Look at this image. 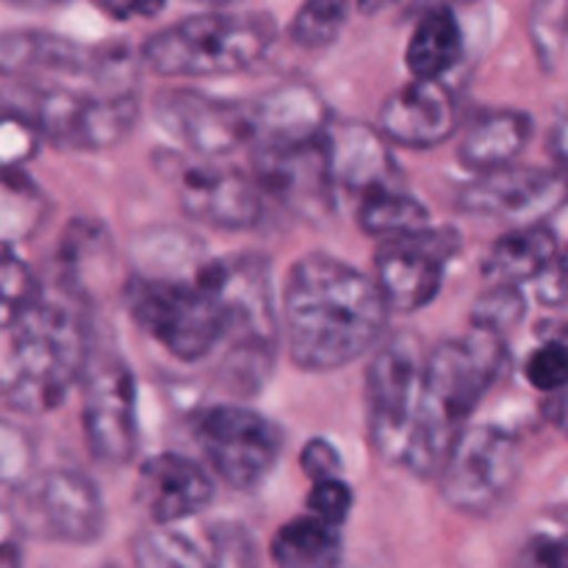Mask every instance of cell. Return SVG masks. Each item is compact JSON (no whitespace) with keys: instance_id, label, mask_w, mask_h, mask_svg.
<instances>
[{"instance_id":"obj_1","label":"cell","mask_w":568,"mask_h":568,"mask_svg":"<svg viewBox=\"0 0 568 568\" xmlns=\"http://www.w3.org/2000/svg\"><path fill=\"white\" fill-rule=\"evenodd\" d=\"M388 305L375 277L327 253L292 266L281 294L288 358L303 372H333L381 347Z\"/></svg>"},{"instance_id":"obj_2","label":"cell","mask_w":568,"mask_h":568,"mask_svg":"<svg viewBox=\"0 0 568 568\" xmlns=\"http://www.w3.org/2000/svg\"><path fill=\"white\" fill-rule=\"evenodd\" d=\"M508 358V342L477 327L427 349L419 414L403 469L416 477L442 475L453 447L469 430L466 422L503 377Z\"/></svg>"},{"instance_id":"obj_3","label":"cell","mask_w":568,"mask_h":568,"mask_svg":"<svg viewBox=\"0 0 568 568\" xmlns=\"http://www.w3.org/2000/svg\"><path fill=\"white\" fill-rule=\"evenodd\" d=\"M89 325L81 311L42 297L6 327L3 399L28 416L59 408L87 369Z\"/></svg>"},{"instance_id":"obj_4","label":"cell","mask_w":568,"mask_h":568,"mask_svg":"<svg viewBox=\"0 0 568 568\" xmlns=\"http://www.w3.org/2000/svg\"><path fill=\"white\" fill-rule=\"evenodd\" d=\"M209 281L225 311L222 383L233 394H258L270 381L283 336L270 258L258 253L211 258Z\"/></svg>"},{"instance_id":"obj_5","label":"cell","mask_w":568,"mask_h":568,"mask_svg":"<svg viewBox=\"0 0 568 568\" xmlns=\"http://www.w3.org/2000/svg\"><path fill=\"white\" fill-rule=\"evenodd\" d=\"M209 261L189 272H133L122 288L133 325L183 364L209 358L225 342V311L209 281Z\"/></svg>"},{"instance_id":"obj_6","label":"cell","mask_w":568,"mask_h":568,"mask_svg":"<svg viewBox=\"0 0 568 568\" xmlns=\"http://www.w3.org/2000/svg\"><path fill=\"white\" fill-rule=\"evenodd\" d=\"M277 37L266 11H203L144 39L142 61L164 78H216L258 64Z\"/></svg>"},{"instance_id":"obj_7","label":"cell","mask_w":568,"mask_h":568,"mask_svg":"<svg viewBox=\"0 0 568 568\" xmlns=\"http://www.w3.org/2000/svg\"><path fill=\"white\" fill-rule=\"evenodd\" d=\"M14 94L17 103H6V109L31 120L55 148L81 153L116 148L139 116V89L116 92L75 81H20L9 98Z\"/></svg>"},{"instance_id":"obj_8","label":"cell","mask_w":568,"mask_h":568,"mask_svg":"<svg viewBox=\"0 0 568 568\" xmlns=\"http://www.w3.org/2000/svg\"><path fill=\"white\" fill-rule=\"evenodd\" d=\"M6 516L37 541L94 544L103 536L105 508L98 486L67 466L37 469L6 488Z\"/></svg>"},{"instance_id":"obj_9","label":"cell","mask_w":568,"mask_h":568,"mask_svg":"<svg viewBox=\"0 0 568 568\" xmlns=\"http://www.w3.org/2000/svg\"><path fill=\"white\" fill-rule=\"evenodd\" d=\"M427 353L410 331L394 333L366 366V427L375 453L388 464H405L419 414Z\"/></svg>"},{"instance_id":"obj_10","label":"cell","mask_w":568,"mask_h":568,"mask_svg":"<svg viewBox=\"0 0 568 568\" xmlns=\"http://www.w3.org/2000/svg\"><path fill=\"white\" fill-rule=\"evenodd\" d=\"M192 436L211 475L233 491H255L275 471L283 430L261 410L239 403L209 405L192 419Z\"/></svg>"},{"instance_id":"obj_11","label":"cell","mask_w":568,"mask_h":568,"mask_svg":"<svg viewBox=\"0 0 568 568\" xmlns=\"http://www.w3.org/2000/svg\"><path fill=\"white\" fill-rule=\"evenodd\" d=\"M521 477V447L516 436L497 425H471L449 453L438 491L453 510L466 516H494Z\"/></svg>"},{"instance_id":"obj_12","label":"cell","mask_w":568,"mask_h":568,"mask_svg":"<svg viewBox=\"0 0 568 568\" xmlns=\"http://www.w3.org/2000/svg\"><path fill=\"white\" fill-rule=\"evenodd\" d=\"M136 375L116 349L92 347L81 375V425L98 464L122 469L139 444Z\"/></svg>"},{"instance_id":"obj_13","label":"cell","mask_w":568,"mask_h":568,"mask_svg":"<svg viewBox=\"0 0 568 568\" xmlns=\"http://www.w3.org/2000/svg\"><path fill=\"white\" fill-rule=\"evenodd\" d=\"M253 181L264 200H275L294 220L325 225L336 216V175H333L327 133L311 142L255 148Z\"/></svg>"},{"instance_id":"obj_14","label":"cell","mask_w":568,"mask_h":568,"mask_svg":"<svg viewBox=\"0 0 568 568\" xmlns=\"http://www.w3.org/2000/svg\"><path fill=\"white\" fill-rule=\"evenodd\" d=\"M153 120L172 142L209 161L255 142L250 103L214 98L200 89H161L153 98Z\"/></svg>"},{"instance_id":"obj_15","label":"cell","mask_w":568,"mask_h":568,"mask_svg":"<svg viewBox=\"0 0 568 568\" xmlns=\"http://www.w3.org/2000/svg\"><path fill=\"white\" fill-rule=\"evenodd\" d=\"M460 244L464 239L455 227H427L383 242L375 253V283L388 311L416 314L427 308L442 292Z\"/></svg>"},{"instance_id":"obj_16","label":"cell","mask_w":568,"mask_h":568,"mask_svg":"<svg viewBox=\"0 0 568 568\" xmlns=\"http://www.w3.org/2000/svg\"><path fill=\"white\" fill-rule=\"evenodd\" d=\"M568 203V178L544 166H505L486 172L458 192V209L469 216L514 222V227L547 225Z\"/></svg>"},{"instance_id":"obj_17","label":"cell","mask_w":568,"mask_h":568,"mask_svg":"<svg viewBox=\"0 0 568 568\" xmlns=\"http://www.w3.org/2000/svg\"><path fill=\"white\" fill-rule=\"evenodd\" d=\"M178 203L189 220L220 231H247L261 222L264 194L242 170L216 161H175Z\"/></svg>"},{"instance_id":"obj_18","label":"cell","mask_w":568,"mask_h":568,"mask_svg":"<svg viewBox=\"0 0 568 568\" xmlns=\"http://www.w3.org/2000/svg\"><path fill=\"white\" fill-rule=\"evenodd\" d=\"M214 494V475L181 453L153 455L139 466L136 505L153 527H175L203 514Z\"/></svg>"},{"instance_id":"obj_19","label":"cell","mask_w":568,"mask_h":568,"mask_svg":"<svg viewBox=\"0 0 568 568\" xmlns=\"http://www.w3.org/2000/svg\"><path fill=\"white\" fill-rule=\"evenodd\" d=\"M375 128L388 144L410 150L438 148L458 128V103L444 81L410 78L383 100Z\"/></svg>"},{"instance_id":"obj_20","label":"cell","mask_w":568,"mask_h":568,"mask_svg":"<svg viewBox=\"0 0 568 568\" xmlns=\"http://www.w3.org/2000/svg\"><path fill=\"white\" fill-rule=\"evenodd\" d=\"M333 175L338 186L364 197L375 189L399 186V164L394 161L386 136L366 122H333L327 128Z\"/></svg>"},{"instance_id":"obj_21","label":"cell","mask_w":568,"mask_h":568,"mask_svg":"<svg viewBox=\"0 0 568 568\" xmlns=\"http://www.w3.org/2000/svg\"><path fill=\"white\" fill-rule=\"evenodd\" d=\"M255 122V148L297 144L325 136L333 125L331 111L308 83H283L250 100Z\"/></svg>"},{"instance_id":"obj_22","label":"cell","mask_w":568,"mask_h":568,"mask_svg":"<svg viewBox=\"0 0 568 568\" xmlns=\"http://www.w3.org/2000/svg\"><path fill=\"white\" fill-rule=\"evenodd\" d=\"M532 116L519 109H483L460 136V164L475 175L514 166L532 139Z\"/></svg>"},{"instance_id":"obj_23","label":"cell","mask_w":568,"mask_h":568,"mask_svg":"<svg viewBox=\"0 0 568 568\" xmlns=\"http://www.w3.org/2000/svg\"><path fill=\"white\" fill-rule=\"evenodd\" d=\"M558 255V233L549 225L510 227L483 258V277L488 286H521L538 281Z\"/></svg>"},{"instance_id":"obj_24","label":"cell","mask_w":568,"mask_h":568,"mask_svg":"<svg viewBox=\"0 0 568 568\" xmlns=\"http://www.w3.org/2000/svg\"><path fill=\"white\" fill-rule=\"evenodd\" d=\"M464 59V31L449 6H430L405 48V67L416 81H442Z\"/></svg>"},{"instance_id":"obj_25","label":"cell","mask_w":568,"mask_h":568,"mask_svg":"<svg viewBox=\"0 0 568 568\" xmlns=\"http://www.w3.org/2000/svg\"><path fill=\"white\" fill-rule=\"evenodd\" d=\"M270 555L275 568H338L344 538L338 527L305 514L277 527Z\"/></svg>"},{"instance_id":"obj_26","label":"cell","mask_w":568,"mask_h":568,"mask_svg":"<svg viewBox=\"0 0 568 568\" xmlns=\"http://www.w3.org/2000/svg\"><path fill=\"white\" fill-rule=\"evenodd\" d=\"M111 242L109 233L87 220H75L64 231L59 244V277L61 292L75 300H89L92 281L109 272Z\"/></svg>"},{"instance_id":"obj_27","label":"cell","mask_w":568,"mask_h":568,"mask_svg":"<svg viewBox=\"0 0 568 568\" xmlns=\"http://www.w3.org/2000/svg\"><path fill=\"white\" fill-rule=\"evenodd\" d=\"M355 220H358L361 231L383 239V242L433 227L427 205L416 200L414 194L405 192L403 186L366 192L364 197H358Z\"/></svg>"},{"instance_id":"obj_28","label":"cell","mask_w":568,"mask_h":568,"mask_svg":"<svg viewBox=\"0 0 568 568\" xmlns=\"http://www.w3.org/2000/svg\"><path fill=\"white\" fill-rule=\"evenodd\" d=\"M136 568H220L211 538L183 532L178 527H150L131 544Z\"/></svg>"},{"instance_id":"obj_29","label":"cell","mask_w":568,"mask_h":568,"mask_svg":"<svg viewBox=\"0 0 568 568\" xmlns=\"http://www.w3.org/2000/svg\"><path fill=\"white\" fill-rule=\"evenodd\" d=\"M44 216V194L26 170H3V247L33 236Z\"/></svg>"},{"instance_id":"obj_30","label":"cell","mask_w":568,"mask_h":568,"mask_svg":"<svg viewBox=\"0 0 568 568\" xmlns=\"http://www.w3.org/2000/svg\"><path fill=\"white\" fill-rule=\"evenodd\" d=\"M349 6L336 3V0H311V3L300 6L294 14L292 26H288V39L297 48L305 50H322L331 48L338 37H342L344 26H347Z\"/></svg>"},{"instance_id":"obj_31","label":"cell","mask_w":568,"mask_h":568,"mask_svg":"<svg viewBox=\"0 0 568 568\" xmlns=\"http://www.w3.org/2000/svg\"><path fill=\"white\" fill-rule=\"evenodd\" d=\"M527 314V297L519 286H488L471 305L469 327L494 333L508 342Z\"/></svg>"},{"instance_id":"obj_32","label":"cell","mask_w":568,"mask_h":568,"mask_svg":"<svg viewBox=\"0 0 568 568\" xmlns=\"http://www.w3.org/2000/svg\"><path fill=\"white\" fill-rule=\"evenodd\" d=\"M530 39L538 64L547 72L558 67L568 44V3L566 0H541L530 9Z\"/></svg>"},{"instance_id":"obj_33","label":"cell","mask_w":568,"mask_h":568,"mask_svg":"<svg viewBox=\"0 0 568 568\" xmlns=\"http://www.w3.org/2000/svg\"><path fill=\"white\" fill-rule=\"evenodd\" d=\"M3 331L14 325L26 311L42 300L37 275L22 258H17L14 247H3Z\"/></svg>"},{"instance_id":"obj_34","label":"cell","mask_w":568,"mask_h":568,"mask_svg":"<svg viewBox=\"0 0 568 568\" xmlns=\"http://www.w3.org/2000/svg\"><path fill=\"white\" fill-rule=\"evenodd\" d=\"M525 377L536 392L560 394L568 388V342L549 338L538 344L525 361Z\"/></svg>"},{"instance_id":"obj_35","label":"cell","mask_w":568,"mask_h":568,"mask_svg":"<svg viewBox=\"0 0 568 568\" xmlns=\"http://www.w3.org/2000/svg\"><path fill=\"white\" fill-rule=\"evenodd\" d=\"M355 505V494L342 477L336 480H322L311 483V491L305 497V508H308L311 516L327 521L333 527H342L344 521L349 519V510Z\"/></svg>"},{"instance_id":"obj_36","label":"cell","mask_w":568,"mask_h":568,"mask_svg":"<svg viewBox=\"0 0 568 568\" xmlns=\"http://www.w3.org/2000/svg\"><path fill=\"white\" fill-rule=\"evenodd\" d=\"M39 139H42V133L37 131V125L31 120H26L17 111L6 109L3 148H0V153H3V170H22V164L37 153Z\"/></svg>"},{"instance_id":"obj_37","label":"cell","mask_w":568,"mask_h":568,"mask_svg":"<svg viewBox=\"0 0 568 568\" xmlns=\"http://www.w3.org/2000/svg\"><path fill=\"white\" fill-rule=\"evenodd\" d=\"M300 466L311 483H322L342 477L344 460L336 444L327 442V438H311L300 453Z\"/></svg>"},{"instance_id":"obj_38","label":"cell","mask_w":568,"mask_h":568,"mask_svg":"<svg viewBox=\"0 0 568 568\" xmlns=\"http://www.w3.org/2000/svg\"><path fill=\"white\" fill-rule=\"evenodd\" d=\"M536 297L538 303L552 305V308L568 305V247L560 250L555 264L536 281Z\"/></svg>"},{"instance_id":"obj_39","label":"cell","mask_w":568,"mask_h":568,"mask_svg":"<svg viewBox=\"0 0 568 568\" xmlns=\"http://www.w3.org/2000/svg\"><path fill=\"white\" fill-rule=\"evenodd\" d=\"M527 568H568V536H536L525 547Z\"/></svg>"},{"instance_id":"obj_40","label":"cell","mask_w":568,"mask_h":568,"mask_svg":"<svg viewBox=\"0 0 568 568\" xmlns=\"http://www.w3.org/2000/svg\"><path fill=\"white\" fill-rule=\"evenodd\" d=\"M549 150H552L555 161L568 172V109L560 111V116L555 120L552 133H549Z\"/></svg>"},{"instance_id":"obj_41","label":"cell","mask_w":568,"mask_h":568,"mask_svg":"<svg viewBox=\"0 0 568 568\" xmlns=\"http://www.w3.org/2000/svg\"><path fill=\"white\" fill-rule=\"evenodd\" d=\"M100 9L105 11V14L116 17V20H128V17H155L164 11V3H103Z\"/></svg>"},{"instance_id":"obj_42","label":"cell","mask_w":568,"mask_h":568,"mask_svg":"<svg viewBox=\"0 0 568 568\" xmlns=\"http://www.w3.org/2000/svg\"><path fill=\"white\" fill-rule=\"evenodd\" d=\"M0 568H22V555L14 541L3 544V555H0Z\"/></svg>"},{"instance_id":"obj_43","label":"cell","mask_w":568,"mask_h":568,"mask_svg":"<svg viewBox=\"0 0 568 568\" xmlns=\"http://www.w3.org/2000/svg\"><path fill=\"white\" fill-rule=\"evenodd\" d=\"M552 419H555V422H558V425H560V427H564V430L568 433V397H564V399H558V408H555Z\"/></svg>"},{"instance_id":"obj_44","label":"cell","mask_w":568,"mask_h":568,"mask_svg":"<svg viewBox=\"0 0 568 568\" xmlns=\"http://www.w3.org/2000/svg\"><path fill=\"white\" fill-rule=\"evenodd\" d=\"M100 568H116V566H100Z\"/></svg>"}]
</instances>
